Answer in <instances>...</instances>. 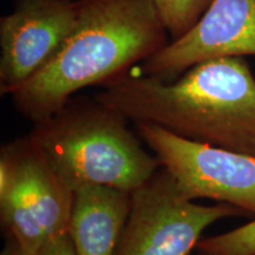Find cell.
Listing matches in <instances>:
<instances>
[{"mask_svg": "<svg viewBox=\"0 0 255 255\" xmlns=\"http://www.w3.org/2000/svg\"><path fill=\"white\" fill-rule=\"evenodd\" d=\"M96 101L133 122L255 157V77L244 57L201 62L176 81L123 73Z\"/></svg>", "mask_w": 255, "mask_h": 255, "instance_id": "6da1fadb", "label": "cell"}, {"mask_svg": "<svg viewBox=\"0 0 255 255\" xmlns=\"http://www.w3.org/2000/svg\"><path fill=\"white\" fill-rule=\"evenodd\" d=\"M73 191L26 139L5 149L0 162V209L19 255H38L69 232Z\"/></svg>", "mask_w": 255, "mask_h": 255, "instance_id": "277c9868", "label": "cell"}, {"mask_svg": "<svg viewBox=\"0 0 255 255\" xmlns=\"http://www.w3.org/2000/svg\"><path fill=\"white\" fill-rule=\"evenodd\" d=\"M38 255H76L69 232L51 240Z\"/></svg>", "mask_w": 255, "mask_h": 255, "instance_id": "7c38bea8", "label": "cell"}, {"mask_svg": "<svg viewBox=\"0 0 255 255\" xmlns=\"http://www.w3.org/2000/svg\"><path fill=\"white\" fill-rule=\"evenodd\" d=\"M201 255H255V219L231 232L200 240Z\"/></svg>", "mask_w": 255, "mask_h": 255, "instance_id": "8fae6325", "label": "cell"}, {"mask_svg": "<svg viewBox=\"0 0 255 255\" xmlns=\"http://www.w3.org/2000/svg\"><path fill=\"white\" fill-rule=\"evenodd\" d=\"M246 215L228 203L197 205L165 169L131 193V207L115 255H190L203 231L229 216Z\"/></svg>", "mask_w": 255, "mask_h": 255, "instance_id": "5b68a950", "label": "cell"}, {"mask_svg": "<svg viewBox=\"0 0 255 255\" xmlns=\"http://www.w3.org/2000/svg\"><path fill=\"white\" fill-rule=\"evenodd\" d=\"M127 119L100 102L72 103L28 137L62 182L73 191L104 186L131 194L161 165L126 127Z\"/></svg>", "mask_w": 255, "mask_h": 255, "instance_id": "3957f363", "label": "cell"}, {"mask_svg": "<svg viewBox=\"0 0 255 255\" xmlns=\"http://www.w3.org/2000/svg\"><path fill=\"white\" fill-rule=\"evenodd\" d=\"M245 56H255V0H213L189 31L143 62V71L171 82L205 60Z\"/></svg>", "mask_w": 255, "mask_h": 255, "instance_id": "ba28073f", "label": "cell"}, {"mask_svg": "<svg viewBox=\"0 0 255 255\" xmlns=\"http://www.w3.org/2000/svg\"><path fill=\"white\" fill-rule=\"evenodd\" d=\"M78 0H17L0 18V90L12 92L56 55L77 21Z\"/></svg>", "mask_w": 255, "mask_h": 255, "instance_id": "52a82bcc", "label": "cell"}, {"mask_svg": "<svg viewBox=\"0 0 255 255\" xmlns=\"http://www.w3.org/2000/svg\"><path fill=\"white\" fill-rule=\"evenodd\" d=\"M136 126L187 199H212L255 216V157L190 141L154 123Z\"/></svg>", "mask_w": 255, "mask_h": 255, "instance_id": "8992f818", "label": "cell"}, {"mask_svg": "<svg viewBox=\"0 0 255 255\" xmlns=\"http://www.w3.org/2000/svg\"><path fill=\"white\" fill-rule=\"evenodd\" d=\"M151 0H78L77 21L49 63L12 92L32 122L56 115L82 89L119 77L169 43Z\"/></svg>", "mask_w": 255, "mask_h": 255, "instance_id": "7a4b0ae2", "label": "cell"}, {"mask_svg": "<svg viewBox=\"0 0 255 255\" xmlns=\"http://www.w3.org/2000/svg\"><path fill=\"white\" fill-rule=\"evenodd\" d=\"M1 255H19L18 248H17V246H15L14 242L11 245V246H8V247L5 248Z\"/></svg>", "mask_w": 255, "mask_h": 255, "instance_id": "4fadbf2b", "label": "cell"}, {"mask_svg": "<svg viewBox=\"0 0 255 255\" xmlns=\"http://www.w3.org/2000/svg\"><path fill=\"white\" fill-rule=\"evenodd\" d=\"M168 34L175 40L197 23L213 0H151Z\"/></svg>", "mask_w": 255, "mask_h": 255, "instance_id": "30bf717a", "label": "cell"}, {"mask_svg": "<svg viewBox=\"0 0 255 255\" xmlns=\"http://www.w3.org/2000/svg\"><path fill=\"white\" fill-rule=\"evenodd\" d=\"M131 207V194L104 186L73 190L69 225L76 255H115Z\"/></svg>", "mask_w": 255, "mask_h": 255, "instance_id": "9c48e42d", "label": "cell"}]
</instances>
